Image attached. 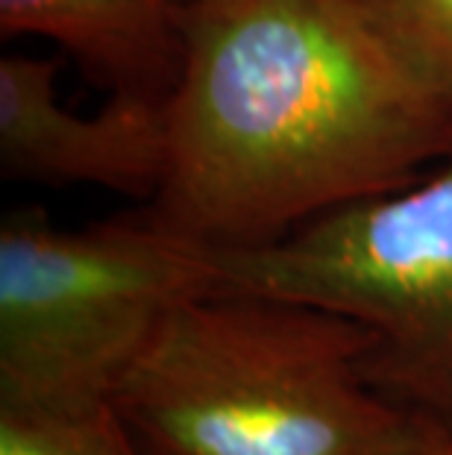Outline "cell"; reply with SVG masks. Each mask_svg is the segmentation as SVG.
<instances>
[{
  "label": "cell",
  "mask_w": 452,
  "mask_h": 455,
  "mask_svg": "<svg viewBox=\"0 0 452 455\" xmlns=\"http://www.w3.org/2000/svg\"><path fill=\"white\" fill-rule=\"evenodd\" d=\"M426 455H452V438L429 423V438H426Z\"/></svg>",
  "instance_id": "obj_9"
},
{
  "label": "cell",
  "mask_w": 452,
  "mask_h": 455,
  "mask_svg": "<svg viewBox=\"0 0 452 455\" xmlns=\"http://www.w3.org/2000/svg\"><path fill=\"white\" fill-rule=\"evenodd\" d=\"M426 438H429V435H426ZM420 455H426V443H423V452Z\"/></svg>",
  "instance_id": "obj_11"
},
{
  "label": "cell",
  "mask_w": 452,
  "mask_h": 455,
  "mask_svg": "<svg viewBox=\"0 0 452 455\" xmlns=\"http://www.w3.org/2000/svg\"><path fill=\"white\" fill-rule=\"evenodd\" d=\"M174 4H177V6H186V4H188V0H174Z\"/></svg>",
  "instance_id": "obj_10"
},
{
  "label": "cell",
  "mask_w": 452,
  "mask_h": 455,
  "mask_svg": "<svg viewBox=\"0 0 452 455\" xmlns=\"http://www.w3.org/2000/svg\"><path fill=\"white\" fill-rule=\"evenodd\" d=\"M211 291H220L218 250L150 212L80 229L12 212L0 227V405L112 403L170 312Z\"/></svg>",
  "instance_id": "obj_3"
},
{
  "label": "cell",
  "mask_w": 452,
  "mask_h": 455,
  "mask_svg": "<svg viewBox=\"0 0 452 455\" xmlns=\"http://www.w3.org/2000/svg\"><path fill=\"white\" fill-rule=\"evenodd\" d=\"M150 215L218 253L411 186L452 106L361 0H188Z\"/></svg>",
  "instance_id": "obj_1"
},
{
  "label": "cell",
  "mask_w": 452,
  "mask_h": 455,
  "mask_svg": "<svg viewBox=\"0 0 452 455\" xmlns=\"http://www.w3.org/2000/svg\"><path fill=\"white\" fill-rule=\"evenodd\" d=\"M0 455H144L112 403L85 411L0 405Z\"/></svg>",
  "instance_id": "obj_7"
},
{
  "label": "cell",
  "mask_w": 452,
  "mask_h": 455,
  "mask_svg": "<svg viewBox=\"0 0 452 455\" xmlns=\"http://www.w3.org/2000/svg\"><path fill=\"white\" fill-rule=\"evenodd\" d=\"M165 162V98L115 92L103 109L80 115L56 94V62L27 53L0 60V168L6 177L153 200Z\"/></svg>",
  "instance_id": "obj_5"
},
{
  "label": "cell",
  "mask_w": 452,
  "mask_h": 455,
  "mask_svg": "<svg viewBox=\"0 0 452 455\" xmlns=\"http://www.w3.org/2000/svg\"><path fill=\"white\" fill-rule=\"evenodd\" d=\"M385 36L452 106V0H361Z\"/></svg>",
  "instance_id": "obj_8"
},
{
  "label": "cell",
  "mask_w": 452,
  "mask_h": 455,
  "mask_svg": "<svg viewBox=\"0 0 452 455\" xmlns=\"http://www.w3.org/2000/svg\"><path fill=\"white\" fill-rule=\"evenodd\" d=\"M373 335L271 294L182 303L112 405L144 455H420L429 423L377 391Z\"/></svg>",
  "instance_id": "obj_2"
},
{
  "label": "cell",
  "mask_w": 452,
  "mask_h": 455,
  "mask_svg": "<svg viewBox=\"0 0 452 455\" xmlns=\"http://www.w3.org/2000/svg\"><path fill=\"white\" fill-rule=\"evenodd\" d=\"M218 261L220 291L300 299L361 323L373 388L452 438V144L411 186Z\"/></svg>",
  "instance_id": "obj_4"
},
{
  "label": "cell",
  "mask_w": 452,
  "mask_h": 455,
  "mask_svg": "<svg viewBox=\"0 0 452 455\" xmlns=\"http://www.w3.org/2000/svg\"><path fill=\"white\" fill-rule=\"evenodd\" d=\"M0 33L51 38L115 92L168 98L182 56L174 0H0Z\"/></svg>",
  "instance_id": "obj_6"
}]
</instances>
